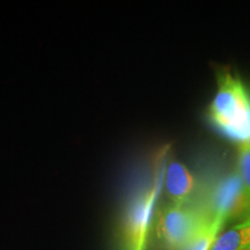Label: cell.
Here are the masks:
<instances>
[{"label": "cell", "instance_id": "cell-1", "mask_svg": "<svg viewBox=\"0 0 250 250\" xmlns=\"http://www.w3.org/2000/svg\"><path fill=\"white\" fill-rule=\"evenodd\" d=\"M208 115L224 136L240 144L250 142V93L230 71L218 76V89Z\"/></svg>", "mask_w": 250, "mask_h": 250}, {"label": "cell", "instance_id": "cell-2", "mask_svg": "<svg viewBox=\"0 0 250 250\" xmlns=\"http://www.w3.org/2000/svg\"><path fill=\"white\" fill-rule=\"evenodd\" d=\"M212 218L208 211L193 208L190 203H171L159 219V237L166 248L182 250Z\"/></svg>", "mask_w": 250, "mask_h": 250}, {"label": "cell", "instance_id": "cell-3", "mask_svg": "<svg viewBox=\"0 0 250 250\" xmlns=\"http://www.w3.org/2000/svg\"><path fill=\"white\" fill-rule=\"evenodd\" d=\"M208 212L225 225L250 217V196L236 169L225 174L212 187Z\"/></svg>", "mask_w": 250, "mask_h": 250}, {"label": "cell", "instance_id": "cell-4", "mask_svg": "<svg viewBox=\"0 0 250 250\" xmlns=\"http://www.w3.org/2000/svg\"><path fill=\"white\" fill-rule=\"evenodd\" d=\"M159 189L160 180H156L154 187L139 193L131 203L124 224L125 250H144L145 248Z\"/></svg>", "mask_w": 250, "mask_h": 250}, {"label": "cell", "instance_id": "cell-5", "mask_svg": "<svg viewBox=\"0 0 250 250\" xmlns=\"http://www.w3.org/2000/svg\"><path fill=\"white\" fill-rule=\"evenodd\" d=\"M165 188L174 204L190 203L196 190V180L182 162L171 161L166 169Z\"/></svg>", "mask_w": 250, "mask_h": 250}, {"label": "cell", "instance_id": "cell-6", "mask_svg": "<svg viewBox=\"0 0 250 250\" xmlns=\"http://www.w3.org/2000/svg\"><path fill=\"white\" fill-rule=\"evenodd\" d=\"M210 250H250V217L219 234Z\"/></svg>", "mask_w": 250, "mask_h": 250}, {"label": "cell", "instance_id": "cell-7", "mask_svg": "<svg viewBox=\"0 0 250 250\" xmlns=\"http://www.w3.org/2000/svg\"><path fill=\"white\" fill-rule=\"evenodd\" d=\"M224 226L225 224L221 219L212 218L182 250H210Z\"/></svg>", "mask_w": 250, "mask_h": 250}, {"label": "cell", "instance_id": "cell-8", "mask_svg": "<svg viewBox=\"0 0 250 250\" xmlns=\"http://www.w3.org/2000/svg\"><path fill=\"white\" fill-rule=\"evenodd\" d=\"M236 171L250 196V142L239 144L236 155Z\"/></svg>", "mask_w": 250, "mask_h": 250}]
</instances>
